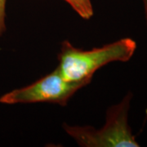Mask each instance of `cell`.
Listing matches in <instances>:
<instances>
[{"label":"cell","instance_id":"cell-1","mask_svg":"<svg viewBox=\"0 0 147 147\" xmlns=\"http://www.w3.org/2000/svg\"><path fill=\"white\" fill-rule=\"evenodd\" d=\"M137 47V42L131 38H123L88 50L64 40L58 53L57 68L69 81L91 83L95 73L108 64L130 61Z\"/></svg>","mask_w":147,"mask_h":147},{"label":"cell","instance_id":"cell-5","mask_svg":"<svg viewBox=\"0 0 147 147\" xmlns=\"http://www.w3.org/2000/svg\"><path fill=\"white\" fill-rule=\"evenodd\" d=\"M7 0H0V38L7 30Z\"/></svg>","mask_w":147,"mask_h":147},{"label":"cell","instance_id":"cell-3","mask_svg":"<svg viewBox=\"0 0 147 147\" xmlns=\"http://www.w3.org/2000/svg\"><path fill=\"white\" fill-rule=\"evenodd\" d=\"M89 84L69 81L56 68L32 84L3 94L0 103L9 105L50 103L65 106L74 95Z\"/></svg>","mask_w":147,"mask_h":147},{"label":"cell","instance_id":"cell-2","mask_svg":"<svg viewBox=\"0 0 147 147\" xmlns=\"http://www.w3.org/2000/svg\"><path fill=\"white\" fill-rule=\"evenodd\" d=\"M132 97V92H128L119 102L110 106L100 128L64 123V131L81 147H139L129 124Z\"/></svg>","mask_w":147,"mask_h":147},{"label":"cell","instance_id":"cell-6","mask_svg":"<svg viewBox=\"0 0 147 147\" xmlns=\"http://www.w3.org/2000/svg\"><path fill=\"white\" fill-rule=\"evenodd\" d=\"M142 3H143L144 13H145V17H146V27H147V0H142ZM146 115H147V109H146Z\"/></svg>","mask_w":147,"mask_h":147},{"label":"cell","instance_id":"cell-4","mask_svg":"<svg viewBox=\"0 0 147 147\" xmlns=\"http://www.w3.org/2000/svg\"><path fill=\"white\" fill-rule=\"evenodd\" d=\"M82 19L90 20L94 15L91 0H63Z\"/></svg>","mask_w":147,"mask_h":147}]
</instances>
